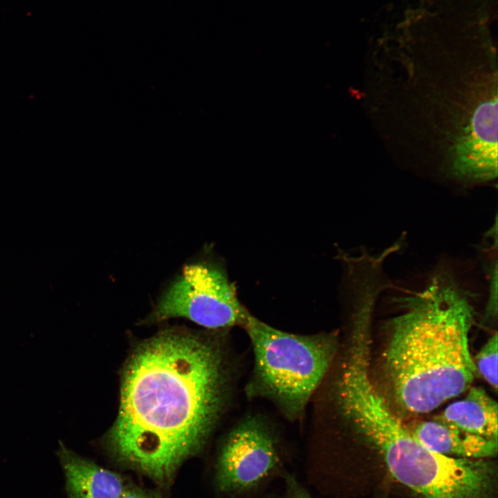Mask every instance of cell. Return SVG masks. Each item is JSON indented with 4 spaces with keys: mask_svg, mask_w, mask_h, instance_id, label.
<instances>
[{
    "mask_svg": "<svg viewBox=\"0 0 498 498\" xmlns=\"http://www.w3.org/2000/svg\"><path fill=\"white\" fill-rule=\"evenodd\" d=\"M230 371L215 340L178 329L140 344L123 369L107 436L114 458L167 486L205 445L227 400Z\"/></svg>",
    "mask_w": 498,
    "mask_h": 498,
    "instance_id": "1",
    "label": "cell"
},
{
    "mask_svg": "<svg viewBox=\"0 0 498 498\" xmlns=\"http://www.w3.org/2000/svg\"><path fill=\"white\" fill-rule=\"evenodd\" d=\"M495 66L370 72L371 116L398 160L465 188L497 176Z\"/></svg>",
    "mask_w": 498,
    "mask_h": 498,
    "instance_id": "2",
    "label": "cell"
},
{
    "mask_svg": "<svg viewBox=\"0 0 498 498\" xmlns=\"http://www.w3.org/2000/svg\"><path fill=\"white\" fill-rule=\"evenodd\" d=\"M475 293L448 266H437L424 286L398 297L387 322L383 367L403 409L430 412L466 391L477 371L469 347Z\"/></svg>",
    "mask_w": 498,
    "mask_h": 498,
    "instance_id": "3",
    "label": "cell"
},
{
    "mask_svg": "<svg viewBox=\"0 0 498 498\" xmlns=\"http://www.w3.org/2000/svg\"><path fill=\"white\" fill-rule=\"evenodd\" d=\"M351 427L382 456L391 475L423 498H494L496 471L487 459L453 458L418 441L382 395L371 392L354 409Z\"/></svg>",
    "mask_w": 498,
    "mask_h": 498,
    "instance_id": "4",
    "label": "cell"
},
{
    "mask_svg": "<svg viewBox=\"0 0 498 498\" xmlns=\"http://www.w3.org/2000/svg\"><path fill=\"white\" fill-rule=\"evenodd\" d=\"M241 327L254 355L248 396L270 400L290 421L300 418L335 360L338 333H291L250 313Z\"/></svg>",
    "mask_w": 498,
    "mask_h": 498,
    "instance_id": "5",
    "label": "cell"
},
{
    "mask_svg": "<svg viewBox=\"0 0 498 498\" xmlns=\"http://www.w3.org/2000/svg\"><path fill=\"white\" fill-rule=\"evenodd\" d=\"M248 309L225 267L214 261L190 264L159 299L150 320L184 317L208 329L242 326Z\"/></svg>",
    "mask_w": 498,
    "mask_h": 498,
    "instance_id": "6",
    "label": "cell"
},
{
    "mask_svg": "<svg viewBox=\"0 0 498 498\" xmlns=\"http://www.w3.org/2000/svg\"><path fill=\"white\" fill-rule=\"evenodd\" d=\"M275 433L259 416L249 415L227 434L216 464V483L220 490L239 492L257 486L279 460Z\"/></svg>",
    "mask_w": 498,
    "mask_h": 498,
    "instance_id": "7",
    "label": "cell"
},
{
    "mask_svg": "<svg viewBox=\"0 0 498 498\" xmlns=\"http://www.w3.org/2000/svg\"><path fill=\"white\" fill-rule=\"evenodd\" d=\"M66 476L69 498H120L127 488L118 473L104 468L59 441L56 452Z\"/></svg>",
    "mask_w": 498,
    "mask_h": 498,
    "instance_id": "8",
    "label": "cell"
},
{
    "mask_svg": "<svg viewBox=\"0 0 498 498\" xmlns=\"http://www.w3.org/2000/svg\"><path fill=\"white\" fill-rule=\"evenodd\" d=\"M413 436L430 450L461 459H487L496 455L497 441L446 424L439 420L419 423Z\"/></svg>",
    "mask_w": 498,
    "mask_h": 498,
    "instance_id": "9",
    "label": "cell"
},
{
    "mask_svg": "<svg viewBox=\"0 0 498 498\" xmlns=\"http://www.w3.org/2000/svg\"><path fill=\"white\" fill-rule=\"evenodd\" d=\"M435 419L466 432L497 441V403L481 387L448 405Z\"/></svg>",
    "mask_w": 498,
    "mask_h": 498,
    "instance_id": "10",
    "label": "cell"
},
{
    "mask_svg": "<svg viewBox=\"0 0 498 498\" xmlns=\"http://www.w3.org/2000/svg\"><path fill=\"white\" fill-rule=\"evenodd\" d=\"M481 251L485 259L486 277H488V299L484 317L487 321L497 318V216L492 226L486 232L482 241Z\"/></svg>",
    "mask_w": 498,
    "mask_h": 498,
    "instance_id": "11",
    "label": "cell"
},
{
    "mask_svg": "<svg viewBox=\"0 0 498 498\" xmlns=\"http://www.w3.org/2000/svg\"><path fill=\"white\" fill-rule=\"evenodd\" d=\"M497 333L495 332L474 360L476 369L495 391L497 389Z\"/></svg>",
    "mask_w": 498,
    "mask_h": 498,
    "instance_id": "12",
    "label": "cell"
},
{
    "mask_svg": "<svg viewBox=\"0 0 498 498\" xmlns=\"http://www.w3.org/2000/svg\"><path fill=\"white\" fill-rule=\"evenodd\" d=\"M286 498H313L293 476L286 477Z\"/></svg>",
    "mask_w": 498,
    "mask_h": 498,
    "instance_id": "13",
    "label": "cell"
},
{
    "mask_svg": "<svg viewBox=\"0 0 498 498\" xmlns=\"http://www.w3.org/2000/svg\"><path fill=\"white\" fill-rule=\"evenodd\" d=\"M120 498H161L160 496L147 490L138 487H127Z\"/></svg>",
    "mask_w": 498,
    "mask_h": 498,
    "instance_id": "14",
    "label": "cell"
}]
</instances>
